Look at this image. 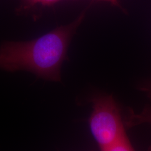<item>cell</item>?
Returning <instances> with one entry per match:
<instances>
[{"label":"cell","instance_id":"1","mask_svg":"<svg viewBox=\"0 0 151 151\" xmlns=\"http://www.w3.org/2000/svg\"><path fill=\"white\" fill-rule=\"evenodd\" d=\"M84 18L83 13L61 26L29 42H7L0 47V69L25 70L47 80L60 81V68L67 59L70 40Z\"/></svg>","mask_w":151,"mask_h":151},{"label":"cell","instance_id":"2","mask_svg":"<svg viewBox=\"0 0 151 151\" xmlns=\"http://www.w3.org/2000/svg\"><path fill=\"white\" fill-rule=\"evenodd\" d=\"M92 103L89 126L92 134L102 151L127 135L120 109L112 95L94 97Z\"/></svg>","mask_w":151,"mask_h":151},{"label":"cell","instance_id":"6","mask_svg":"<svg viewBox=\"0 0 151 151\" xmlns=\"http://www.w3.org/2000/svg\"><path fill=\"white\" fill-rule=\"evenodd\" d=\"M103 1H106L110 2L111 4H112L114 5L118 6L119 5V2L118 0H103Z\"/></svg>","mask_w":151,"mask_h":151},{"label":"cell","instance_id":"4","mask_svg":"<svg viewBox=\"0 0 151 151\" xmlns=\"http://www.w3.org/2000/svg\"><path fill=\"white\" fill-rule=\"evenodd\" d=\"M101 151H135L128 137L115 142Z\"/></svg>","mask_w":151,"mask_h":151},{"label":"cell","instance_id":"5","mask_svg":"<svg viewBox=\"0 0 151 151\" xmlns=\"http://www.w3.org/2000/svg\"><path fill=\"white\" fill-rule=\"evenodd\" d=\"M60 1L61 0H33L32 6L35 5L37 4H40L43 5H51Z\"/></svg>","mask_w":151,"mask_h":151},{"label":"cell","instance_id":"7","mask_svg":"<svg viewBox=\"0 0 151 151\" xmlns=\"http://www.w3.org/2000/svg\"><path fill=\"white\" fill-rule=\"evenodd\" d=\"M32 1L33 0H25L27 4L29 6H32Z\"/></svg>","mask_w":151,"mask_h":151},{"label":"cell","instance_id":"3","mask_svg":"<svg viewBox=\"0 0 151 151\" xmlns=\"http://www.w3.org/2000/svg\"><path fill=\"white\" fill-rule=\"evenodd\" d=\"M142 89L151 97V83L143 87ZM125 123L128 127L143 123L151 125V108L146 109L139 114H135L133 111H130L129 114L125 119Z\"/></svg>","mask_w":151,"mask_h":151}]
</instances>
